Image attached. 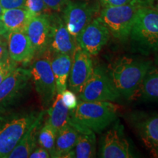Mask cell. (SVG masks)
I'll return each mask as SVG.
<instances>
[{
	"mask_svg": "<svg viewBox=\"0 0 158 158\" xmlns=\"http://www.w3.org/2000/svg\"><path fill=\"white\" fill-rule=\"evenodd\" d=\"M105 7H109V6H118L127 4L131 0H100Z\"/></svg>",
	"mask_w": 158,
	"mask_h": 158,
	"instance_id": "obj_30",
	"label": "cell"
},
{
	"mask_svg": "<svg viewBox=\"0 0 158 158\" xmlns=\"http://www.w3.org/2000/svg\"><path fill=\"white\" fill-rule=\"evenodd\" d=\"M34 17L26 8L3 10L0 21L7 31H26L29 21Z\"/></svg>",
	"mask_w": 158,
	"mask_h": 158,
	"instance_id": "obj_19",
	"label": "cell"
},
{
	"mask_svg": "<svg viewBox=\"0 0 158 158\" xmlns=\"http://www.w3.org/2000/svg\"><path fill=\"white\" fill-rule=\"evenodd\" d=\"M69 1L70 0H44V2L49 10L59 11L64 8Z\"/></svg>",
	"mask_w": 158,
	"mask_h": 158,
	"instance_id": "obj_28",
	"label": "cell"
},
{
	"mask_svg": "<svg viewBox=\"0 0 158 158\" xmlns=\"http://www.w3.org/2000/svg\"><path fill=\"white\" fill-rule=\"evenodd\" d=\"M95 10L87 2L69 1L63 10V21L70 34L76 40L93 19Z\"/></svg>",
	"mask_w": 158,
	"mask_h": 158,
	"instance_id": "obj_9",
	"label": "cell"
},
{
	"mask_svg": "<svg viewBox=\"0 0 158 158\" xmlns=\"http://www.w3.org/2000/svg\"><path fill=\"white\" fill-rule=\"evenodd\" d=\"M100 157L102 158L133 157L129 141L124 137L123 127L117 122L103 135Z\"/></svg>",
	"mask_w": 158,
	"mask_h": 158,
	"instance_id": "obj_10",
	"label": "cell"
},
{
	"mask_svg": "<svg viewBox=\"0 0 158 158\" xmlns=\"http://www.w3.org/2000/svg\"><path fill=\"white\" fill-rule=\"evenodd\" d=\"M110 33L100 17L93 19L78 35L77 44L91 56L98 54L109 40Z\"/></svg>",
	"mask_w": 158,
	"mask_h": 158,
	"instance_id": "obj_7",
	"label": "cell"
},
{
	"mask_svg": "<svg viewBox=\"0 0 158 158\" xmlns=\"http://www.w3.org/2000/svg\"><path fill=\"white\" fill-rule=\"evenodd\" d=\"M25 8L29 11L33 16H37L43 14H48V8L44 0H26Z\"/></svg>",
	"mask_w": 158,
	"mask_h": 158,
	"instance_id": "obj_25",
	"label": "cell"
},
{
	"mask_svg": "<svg viewBox=\"0 0 158 158\" xmlns=\"http://www.w3.org/2000/svg\"><path fill=\"white\" fill-rule=\"evenodd\" d=\"M51 16L43 14L33 17L25 32L34 47L35 55L43 54L48 51L51 41Z\"/></svg>",
	"mask_w": 158,
	"mask_h": 158,
	"instance_id": "obj_12",
	"label": "cell"
},
{
	"mask_svg": "<svg viewBox=\"0 0 158 158\" xmlns=\"http://www.w3.org/2000/svg\"><path fill=\"white\" fill-rule=\"evenodd\" d=\"M45 56L37 59L31 64L29 70L37 94L43 104L48 106L56 96V88L55 78L51 66L49 52L46 51Z\"/></svg>",
	"mask_w": 158,
	"mask_h": 158,
	"instance_id": "obj_6",
	"label": "cell"
},
{
	"mask_svg": "<svg viewBox=\"0 0 158 158\" xmlns=\"http://www.w3.org/2000/svg\"><path fill=\"white\" fill-rule=\"evenodd\" d=\"M79 131L78 140L73 149L74 157L92 158L96 155L95 133L71 122Z\"/></svg>",
	"mask_w": 158,
	"mask_h": 158,
	"instance_id": "obj_21",
	"label": "cell"
},
{
	"mask_svg": "<svg viewBox=\"0 0 158 158\" xmlns=\"http://www.w3.org/2000/svg\"><path fill=\"white\" fill-rule=\"evenodd\" d=\"M35 118L34 115L21 116L0 127V158H7Z\"/></svg>",
	"mask_w": 158,
	"mask_h": 158,
	"instance_id": "obj_8",
	"label": "cell"
},
{
	"mask_svg": "<svg viewBox=\"0 0 158 158\" xmlns=\"http://www.w3.org/2000/svg\"><path fill=\"white\" fill-rule=\"evenodd\" d=\"M135 126L144 145L158 157V114L139 118Z\"/></svg>",
	"mask_w": 158,
	"mask_h": 158,
	"instance_id": "obj_16",
	"label": "cell"
},
{
	"mask_svg": "<svg viewBox=\"0 0 158 158\" xmlns=\"http://www.w3.org/2000/svg\"><path fill=\"white\" fill-rule=\"evenodd\" d=\"M130 36L141 53H155L158 50V11L149 5L140 8Z\"/></svg>",
	"mask_w": 158,
	"mask_h": 158,
	"instance_id": "obj_3",
	"label": "cell"
},
{
	"mask_svg": "<svg viewBox=\"0 0 158 158\" xmlns=\"http://www.w3.org/2000/svg\"><path fill=\"white\" fill-rule=\"evenodd\" d=\"M15 68H7L5 70L0 71V84L3 81V80L7 77Z\"/></svg>",
	"mask_w": 158,
	"mask_h": 158,
	"instance_id": "obj_32",
	"label": "cell"
},
{
	"mask_svg": "<svg viewBox=\"0 0 158 158\" xmlns=\"http://www.w3.org/2000/svg\"><path fill=\"white\" fill-rule=\"evenodd\" d=\"M143 100H158V66H153L144 76L136 95Z\"/></svg>",
	"mask_w": 158,
	"mask_h": 158,
	"instance_id": "obj_23",
	"label": "cell"
},
{
	"mask_svg": "<svg viewBox=\"0 0 158 158\" xmlns=\"http://www.w3.org/2000/svg\"><path fill=\"white\" fill-rule=\"evenodd\" d=\"M7 51L9 56L15 63L27 64L35 56L34 47L25 31H9Z\"/></svg>",
	"mask_w": 158,
	"mask_h": 158,
	"instance_id": "obj_14",
	"label": "cell"
},
{
	"mask_svg": "<svg viewBox=\"0 0 158 158\" xmlns=\"http://www.w3.org/2000/svg\"><path fill=\"white\" fill-rule=\"evenodd\" d=\"M56 135L57 132L51 127L48 122H45L38 134L39 145L48 150L51 157H54Z\"/></svg>",
	"mask_w": 158,
	"mask_h": 158,
	"instance_id": "obj_24",
	"label": "cell"
},
{
	"mask_svg": "<svg viewBox=\"0 0 158 158\" xmlns=\"http://www.w3.org/2000/svg\"><path fill=\"white\" fill-rule=\"evenodd\" d=\"M145 5H149L147 1L131 0L124 5L105 7L100 17L110 35L120 40H125L130 37L138 11Z\"/></svg>",
	"mask_w": 158,
	"mask_h": 158,
	"instance_id": "obj_4",
	"label": "cell"
},
{
	"mask_svg": "<svg viewBox=\"0 0 158 158\" xmlns=\"http://www.w3.org/2000/svg\"><path fill=\"white\" fill-rule=\"evenodd\" d=\"M3 10L25 8L26 0H0Z\"/></svg>",
	"mask_w": 158,
	"mask_h": 158,
	"instance_id": "obj_27",
	"label": "cell"
},
{
	"mask_svg": "<svg viewBox=\"0 0 158 158\" xmlns=\"http://www.w3.org/2000/svg\"><path fill=\"white\" fill-rule=\"evenodd\" d=\"M30 78L29 70L16 68L0 84V106H6L18 97Z\"/></svg>",
	"mask_w": 158,
	"mask_h": 158,
	"instance_id": "obj_15",
	"label": "cell"
},
{
	"mask_svg": "<svg viewBox=\"0 0 158 158\" xmlns=\"http://www.w3.org/2000/svg\"><path fill=\"white\" fill-rule=\"evenodd\" d=\"M94 70L93 62L91 55L78 46L73 56L70 75V89L78 94L92 76Z\"/></svg>",
	"mask_w": 158,
	"mask_h": 158,
	"instance_id": "obj_11",
	"label": "cell"
},
{
	"mask_svg": "<svg viewBox=\"0 0 158 158\" xmlns=\"http://www.w3.org/2000/svg\"><path fill=\"white\" fill-rule=\"evenodd\" d=\"M51 41L48 51L51 54H63L73 56L78 44L70 34L63 19L51 17Z\"/></svg>",
	"mask_w": 158,
	"mask_h": 158,
	"instance_id": "obj_13",
	"label": "cell"
},
{
	"mask_svg": "<svg viewBox=\"0 0 158 158\" xmlns=\"http://www.w3.org/2000/svg\"><path fill=\"white\" fill-rule=\"evenodd\" d=\"M0 59L5 61L11 59L10 57L9 56L8 51H7V48H6L5 45L2 43H0Z\"/></svg>",
	"mask_w": 158,
	"mask_h": 158,
	"instance_id": "obj_31",
	"label": "cell"
},
{
	"mask_svg": "<svg viewBox=\"0 0 158 158\" xmlns=\"http://www.w3.org/2000/svg\"><path fill=\"white\" fill-rule=\"evenodd\" d=\"M155 64L157 66H158V50L155 52Z\"/></svg>",
	"mask_w": 158,
	"mask_h": 158,
	"instance_id": "obj_35",
	"label": "cell"
},
{
	"mask_svg": "<svg viewBox=\"0 0 158 158\" xmlns=\"http://www.w3.org/2000/svg\"><path fill=\"white\" fill-rule=\"evenodd\" d=\"M118 108L111 102L81 100L70 111V122L94 133H100L116 119Z\"/></svg>",
	"mask_w": 158,
	"mask_h": 158,
	"instance_id": "obj_2",
	"label": "cell"
},
{
	"mask_svg": "<svg viewBox=\"0 0 158 158\" xmlns=\"http://www.w3.org/2000/svg\"><path fill=\"white\" fill-rule=\"evenodd\" d=\"M30 158H48L51 157V155L49 152L45 148L40 146V147H37L31 152V153L29 155Z\"/></svg>",
	"mask_w": 158,
	"mask_h": 158,
	"instance_id": "obj_29",
	"label": "cell"
},
{
	"mask_svg": "<svg viewBox=\"0 0 158 158\" xmlns=\"http://www.w3.org/2000/svg\"><path fill=\"white\" fill-rule=\"evenodd\" d=\"M147 2L150 7L158 11V0H147Z\"/></svg>",
	"mask_w": 158,
	"mask_h": 158,
	"instance_id": "obj_33",
	"label": "cell"
},
{
	"mask_svg": "<svg viewBox=\"0 0 158 158\" xmlns=\"http://www.w3.org/2000/svg\"><path fill=\"white\" fill-rule=\"evenodd\" d=\"M62 100L66 107L70 110H73L76 108L78 103L77 94L70 89H65L61 93Z\"/></svg>",
	"mask_w": 158,
	"mask_h": 158,
	"instance_id": "obj_26",
	"label": "cell"
},
{
	"mask_svg": "<svg viewBox=\"0 0 158 158\" xmlns=\"http://www.w3.org/2000/svg\"><path fill=\"white\" fill-rule=\"evenodd\" d=\"M43 114H40L36 117L33 123L28 128L24 135L13 151L10 153L7 158H27L29 157L31 152L35 149L36 143L37 132L40 125Z\"/></svg>",
	"mask_w": 158,
	"mask_h": 158,
	"instance_id": "obj_18",
	"label": "cell"
},
{
	"mask_svg": "<svg viewBox=\"0 0 158 158\" xmlns=\"http://www.w3.org/2000/svg\"><path fill=\"white\" fill-rule=\"evenodd\" d=\"M78 135L79 131L70 122L59 130L55 142L54 157H66L74 149Z\"/></svg>",
	"mask_w": 158,
	"mask_h": 158,
	"instance_id": "obj_20",
	"label": "cell"
},
{
	"mask_svg": "<svg viewBox=\"0 0 158 158\" xmlns=\"http://www.w3.org/2000/svg\"><path fill=\"white\" fill-rule=\"evenodd\" d=\"M152 62L124 56L108 67V73L120 95L126 99L135 97Z\"/></svg>",
	"mask_w": 158,
	"mask_h": 158,
	"instance_id": "obj_1",
	"label": "cell"
},
{
	"mask_svg": "<svg viewBox=\"0 0 158 158\" xmlns=\"http://www.w3.org/2000/svg\"><path fill=\"white\" fill-rule=\"evenodd\" d=\"M54 54V56H50L51 66L56 81V93L61 94L67 89L73 57L68 54Z\"/></svg>",
	"mask_w": 158,
	"mask_h": 158,
	"instance_id": "obj_17",
	"label": "cell"
},
{
	"mask_svg": "<svg viewBox=\"0 0 158 158\" xmlns=\"http://www.w3.org/2000/svg\"><path fill=\"white\" fill-rule=\"evenodd\" d=\"M2 10H3V8H2V7L1 3H0V18H1V16H2Z\"/></svg>",
	"mask_w": 158,
	"mask_h": 158,
	"instance_id": "obj_36",
	"label": "cell"
},
{
	"mask_svg": "<svg viewBox=\"0 0 158 158\" xmlns=\"http://www.w3.org/2000/svg\"><path fill=\"white\" fill-rule=\"evenodd\" d=\"M6 32H7V31H6L5 27H4L1 21H0V37L5 35Z\"/></svg>",
	"mask_w": 158,
	"mask_h": 158,
	"instance_id": "obj_34",
	"label": "cell"
},
{
	"mask_svg": "<svg viewBox=\"0 0 158 158\" xmlns=\"http://www.w3.org/2000/svg\"><path fill=\"white\" fill-rule=\"evenodd\" d=\"M70 111L64 104L61 94H56L48 110V124L58 131L70 122Z\"/></svg>",
	"mask_w": 158,
	"mask_h": 158,
	"instance_id": "obj_22",
	"label": "cell"
},
{
	"mask_svg": "<svg viewBox=\"0 0 158 158\" xmlns=\"http://www.w3.org/2000/svg\"><path fill=\"white\" fill-rule=\"evenodd\" d=\"M78 97L82 101L114 102L121 95L112 84L108 71L102 67H96Z\"/></svg>",
	"mask_w": 158,
	"mask_h": 158,
	"instance_id": "obj_5",
	"label": "cell"
}]
</instances>
